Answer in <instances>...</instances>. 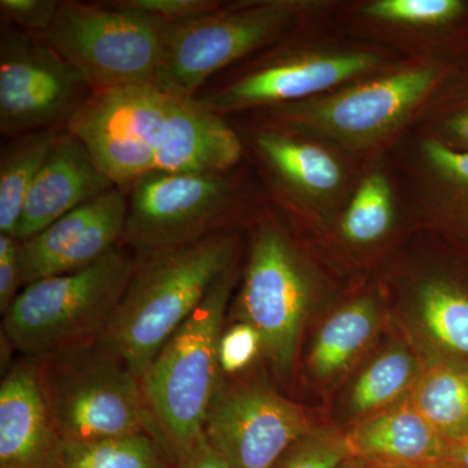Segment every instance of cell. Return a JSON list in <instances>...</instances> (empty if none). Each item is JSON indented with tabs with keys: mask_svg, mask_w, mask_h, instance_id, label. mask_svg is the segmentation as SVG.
Listing matches in <instances>:
<instances>
[{
	"mask_svg": "<svg viewBox=\"0 0 468 468\" xmlns=\"http://www.w3.org/2000/svg\"><path fill=\"white\" fill-rule=\"evenodd\" d=\"M234 284L233 266L218 277L141 378L151 415L175 460L205 436L203 424L220 384L218 346Z\"/></svg>",
	"mask_w": 468,
	"mask_h": 468,
	"instance_id": "3",
	"label": "cell"
},
{
	"mask_svg": "<svg viewBox=\"0 0 468 468\" xmlns=\"http://www.w3.org/2000/svg\"><path fill=\"white\" fill-rule=\"evenodd\" d=\"M135 264L117 248L84 270L27 285L3 315L9 346L26 358H41L100 343Z\"/></svg>",
	"mask_w": 468,
	"mask_h": 468,
	"instance_id": "2",
	"label": "cell"
},
{
	"mask_svg": "<svg viewBox=\"0 0 468 468\" xmlns=\"http://www.w3.org/2000/svg\"><path fill=\"white\" fill-rule=\"evenodd\" d=\"M32 359L64 443L134 433H149L163 443L140 378L100 343Z\"/></svg>",
	"mask_w": 468,
	"mask_h": 468,
	"instance_id": "4",
	"label": "cell"
},
{
	"mask_svg": "<svg viewBox=\"0 0 468 468\" xmlns=\"http://www.w3.org/2000/svg\"><path fill=\"white\" fill-rule=\"evenodd\" d=\"M310 8V3L285 0L243 3L167 24L154 84L192 101L212 76L276 41Z\"/></svg>",
	"mask_w": 468,
	"mask_h": 468,
	"instance_id": "5",
	"label": "cell"
},
{
	"mask_svg": "<svg viewBox=\"0 0 468 468\" xmlns=\"http://www.w3.org/2000/svg\"><path fill=\"white\" fill-rule=\"evenodd\" d=\"M175 97L155 84L94 91L70 117L75 135L98 167L122 192L155 169V154Z\"/></svg>",
	"mask_w": 468,
	"mask_h": 468,
	"instance_id": "9",
	"label": "cell"
},
{
	"mask_svg": "<svg viewBox=\"0 0 468 468\" xmlns=\"http://www.w3.org/2000/svg\"><path fill=\"white\" fill-rule=\"evenodd\" d=\"M423 155L440 180L468 196V150L452 149L433 138L423 144Z\"/></svg>",
	"mask_w": 468,
	"mask_h": 468,
	"instance_id": "31",
	"label": "cell"
},
{
	"mask_svg": "<svg viewBox=\"0 0 468 468\" xmlns=\"http://www.w3.org/2000/svg\"><path fill=\"white\" fill-rule=\"evenodd\" d=\"M349 457L346 440L311 432L295 442L273 468H340Z\"/></svg>",
	"mask_w": 468,
	"mask_h": 468,
	"instance_id": "28",
	"label": "cell"
},
{
	"mask_svg": "<svg viewBox=\"0 0 468 468\" xmlns=\"http://www.w3.org/2000/svg\"><path fill=\"white\" fill-rule=\"evenodd\" d=\"M261 158L289 192L307 201L329 198L344 183L338 160L323 147L280 131L255 137Z\"/></svg>",
	"mask_w": 468,
	"mask_h": 468,
	"instance_id": "19",
	"label": "cell"
},
{
	"mask_svg": "<svg viewBox=\"0 0 468 468\" xmlns=\"http://www.w3.org/2000/svg\"><path fill=\"white\" fill-rule=\"evenodd\" d=\"M439 468H468V435L446 442V451Z\"/></svg>",
	"mask_w": 468,
	"mask_h": 468,
	"instance_id": "36",
	"label": "cell"
},
{
	"mask_svg": "<svg viewBox=\"0 0 468 468\" xmlns=\"http://www.w3.org/2000/svg\"><path fill=\"white\" fill-rule=\"evenodd\" d=\"M311 432L301 406L257 384H218L203 424L209 445L230 468H273Z\"/></svg>",
	"mask_w": 468,
	"mask_h": 468,
	"instance_id": "12",
	"label": "cell"
},
{
	"mask_svg": "<svg viewBox=\"0 0 468 468\" xmlns=\"http://www.w3.org/2000/svg\"><path fill=\"white\" fill-rule=\"evenodd\" d=\"M23 288L21 241L16 237L0 233V311L3 315Z\"/></svg>",
	"mask_w": 468,
	"mask_h": 468,
	"instance_id": "33",
	"label": "cell"
},
{
	"mask_svg": "<svg viewBox=\"0 0 468 468\" xmlns=\"http://www.w3.org/2000/svg\"><path fill=\"white\" fill-rule=\"evenodd\" d=\"M417 310L430 340L454 365L468 367L467 292L448 280H427L418 289Z\"/></svg>",
	"mask_w": 468,
	"mask_h": 468,
	"instance_id": "22",
	"label": "cell"
},
{
	"mask_svg": "<svg viewBox=\"0 0 468 468\" xmlns=\"http://www.w3.org/2000/svg\"><path fill=\"white\" fill-rule=\"evenodd\" d=\"M418 363L408 350L393 349L378 356L362 375L351 393V409L366 414L399 399L414 383Z\"/></svg>",
	"mask_w": 468,
	"mask_h": 468,
	"instance_id": "25",
	"label": "cell"
},
{
	"mask_svg": "<svg viewBox=\"0 0 468 468\" xmlns=\"http://www.w3.org/2000/svg\"><path fill=\"white\" fill-rule=\"evenodd\" d=\"M57 0H0V11L12 26L36 34H45L57 16Z\"/></svg>",
	"mask_w": 468,
	"mask_h": 468,
	"instance_id": "32",
	"label": "cell"
},
{
	"mask_svg": "<svg viewBox=\"0 0 468 468\" xmlns=\"http://www.w3.org/2000/svg\"><path fill=\"white\" fill-rule=\"evenodd\" d=\"M165 451V445L149 433L64 443L66 468H167Z\"/></svg>",
	"mask_w": 468,
	"mask_h": 468,
	"instance_id": "24",
	"label": "cell"
},
{
	"mask_svg": "<svg viewBox=\"0 0 468 468\" xmlns=\"http://www.w3.org/2000/svg\"><path fill=\"white\" fill-rule=\"evenodd\" d=\"M84 77L39 34L12 24L0 34V131L18 137L66 128L90 98Z\"/></svg>",
	"mask_w": 468,
	"mask_h": 468,
	"instance_id": "11",
	"label": "cell"
},
{
	"mask_svg": "<svg viewBox=\"0 0 468 468\" xmlns=\"http://www.w3.org/2000/svg\"><path fill=\"white\" fill-rule=\"evenodd\" d=\"M393 218L392 186L387 176L375 172L354 193L341 220V232L351 243L369 245L389 232Z\"/></svg>",
	"mask_w": 468,
	"mask_h": 468,
	"instance_id": "26",
	"label": "cell"
},
{
	"mask_svg": "<svg viewBox=\"0 0 468 468\" xmlns=\"http://www.w3.org/2000/svg\"><path fill=\"white\" fill-rule=\"evenodd\" d=\"M60 129L15 137L0 156V233L14 236L27 193L45 165Z\"/></svg>",
	"mask_w": 468,
	"mask_h": 468,
	"instance_id": "20",
	"label": "cell"
},
{
	"mask_svg": "<svg viewBox=\"0 0 468 468\" xmlns=\"http://www.w3.org/2000/svg\"><path fill=\"white\" fill-rule=\"evenodd\" d=\"M226 175L151 172L135 181L122 245L146 257L221 232L237 201Z\"/></svg>",
	"mask_w": 468,
	"mask_h": 468,
	"instance_id": "10",
	"label": "cell"
},
{
	"mask_svg": "<svg viewBox=\"0 0 468 468\" xmlns=\"http://www.w3.org/2000/svg\"><path fill=\"white\" fill-rule=\"evenodd\" d=\"M351 457L378 468H439L446 440L410 403L371 415L345 437Z\"/></svg>",
	"mask_w": 468,
	"mask_h": 468,
	"instance_id": "18",
	"label": "cell"
},
{
	"mask_svg": "<svg viewBox=\"0 0 468 468\" xmlns=\"http://www.w3.org/2000/svg\"><path fill=\"white\" fill-rule=\"evenodd\" d=\"M175 468H230L203 436L189 451L176 458Z\"/></svg>",
	"mask_w": 468,
	"mask_h": 468,
	"instance_id": "35",
	"label": "cell"
},
{
	"mask_svg": "<svg viewBox=\"0 0 468 468\" xmlns=\"http://www.w3.org/2000/svg\"><path fill=\"white\" fill-rule=\"evenodd\" d=\"M113 187L115 184L98 167L84 144L66 128L60 129L27 193L14 237L27 241Z\"/></svg>",
	"mask_w": 468,
	"mask_h": 468,
	"instance_id": "16",
	"label": "cell"
},
{
	"mask_svg": "<svg viewBox=\"0 0 468 468\" xmlns=\"http://www.w3.org/2000/svg\"><path fill=\"white\" fill-rule=\"evenodd\" d=\"M378 313L371 300L351 302L326 320L314 341L311 372L319 378L343 372L377 331Z\"/></svg>",
	"mask_w": 468,
	"mask_h": 468,
	"instance_id": "21",
	"label": "cell"
},
{
	"mask_svg": "<svg viewBox=\"0 0 468 468\" xmlns=\"http://www.w3.org/2000/svg\"><path fill=\"white\" fill-rule=\"evenodd\" d=\"M261 346V335L246 322H239L223 332L218 340V362L220 374L236 375L245 371L257 359Z\"/></svg>",
	"mask_w": 468,
	"mask_h": 468,
	"instance_id": "29",
	"label": "cell"
},
{
	"mask_svg": "<svg viewBox=\"0 0 468 468\" xmlns=\"http://www.w3.org/2000/svg\"><path fill=\"white\" fill-rule=\"evenodd\" d=\"M412 405L446 442L468 435V367L441 363L426 372L412 393Z\"/></svg>",
	"mask_w": 468,
	"mask_h": 468,
	"instance_id": "23",
	"label": "cell"
},
{
	"mask_svg": "<svg viewBox=\"0 0 468 468\" xmlns=\"http://www.w3.org/2000/svg\"><path fill=\"white\" fill-rule=\"evenodd\" d=\"M0 468H66L36 360L26 356L0 385Z\"/></svg>",
	"mask_w": 468,
	"mask_h": 468,
	"instance_id": "15",
	"label": "cell"
},
{
	"mask_svg": "<svg viewBox=\"0 0 468 468\" xmlns=\"http://www.w3.org/2000/svg\"><path fill=\"white\" fill-rule=\"evenodd\" d=\"M439 134L452 149L468 150V95L443 115Z\"/></svg>",
	"mask_w": 468,
	"mask_h": 468,
	"instance_id": "34",
	"label": "cell"
},
{
	"mask_svg": "<svg viewBox=\"0 0 468 468\" xmlns=\"http://www.w3.org/2000/svg\"><path fill=\"white\" fill-rule=\"evenodd\" d=\"M377 52H297L282 55L194 100L212 112L270 109L325 94L329 89L377 69Z\"/></svg>",
	"mask_w": 468,
	"mask_h": 468,
	"instance_id": "13",
	"label": "cell"
},
{
	"mask_svg": "<svg viewBox=\"0 0 468 468\" xmlns=\"http://www.w3.org/2000/svg\"><path fill=\"white\" fill-rule=\"evenodd\" d=\"M241 158V140L224 116L175 98L154 172L227 174Z\"/></svg>",
	"mask_w": 468,
	"mask_h": 468,
	"instance_id": "17",
	"label": "cell"
},
{
	"mask_svg": "<svg viewBox=\"0 0 468 468\" xmlns=\"http://www.w3.org/2000/svg\"><path fill=\"white\" fill-rule=\"evenodd\" d=\"M313 292L309 268L289 237L275 224H261L237 309L241 322L261 335L263 353L280 378L291 375Z\"/></svg>",
	"mask_w": 468,
	"mask_h": 468,
	"instance_id": "8",
	"label": "cell"
},
{
	"mask_svg": "<svg viewBox=\"0 0 468 468\" xmlns=\"http://www.w3.org/2000/svg\"><path fill=\"white\" fill-rule=\"evenodd\" d=\"M110 5L149 15L165 24L181 23L223 7L220 2L214 0H117Z\"/></svg>",
	"mask_w": 468,
	"mask_h": 468,
	"instance_id": "30",
	"label": "cell"
},
{
	"mask_svg": "<svg viewBox=\"0 0 468 468\" xmlns=\"http://www.w3.org/2000/svg\"><path fill=\"white\" fill-rule=\"evenodd\" d=\"M233 233L140 257L115 315L100 340L140 378L172 335L205 300L218 277L234 266Z\"/></svg>",
	"mask_w": 468,
	"mask_h": 468,
	"instance_id": "1",
	"label": "cell"
},
{
	"mask_svg": "<svg viewBox=\"0 0 468 468\" xmlns=\"http://www.w3.org/2000/svg\"><path fill=\"white\" fill-rule=\"evenodd\" d=\"M440 80L436 66H419L341 90L266 109L284 133L320 137L362 149L384 140L423 103Z\"/></svg>",
	"mask_w": 468,
	"mask_h": 468,
	"instance_id": "7",
	"label": "cell"
},
{
	"mask_svg": "<svg viewBox=\"0 0 468 468\" xmlns=\"http://www.w3.org/2000/svg\"><path fill=\"white\" fill-rule=\"evenodd\" d=\"M126 214L128 196L113 187L21 242L23 288L84 270L115 250L124 236Z\"/></svg>",
	"mask_w": 468,
	"mask_h": 468,
	"instance_id": "14",
	"label": "cell"
},
{
	"mask_svg": "<svg viewBox=\"0 0 468 468\" xmlns=\"http://www.w3.org/2000/svg\"><path fill=\"white\" fill-rule=\"evenodd\" d=\"M462 0H375L363 7L365 16L384 23L436 27L454 23L466 11Z\"/></svg>",
	"mask_w": 468,
	"mask_h": 468,
	"instance_id": "27",
	"label": "cell"
},
{
	"mask_svg": "<svg viewBox=\"0 0 468 468\" xmlns=\"http://www.w3.org/2000/svg\"><path fill=\"white\" fill-rule=\"evenodd\" d=\"M167 24L104 5L60 2L45 41L84 77L92 91L154 84Z\"/></svg>",
	"mask_w": 468,
	"mask_h": 468,
	"instance_id": "6",
	"label": "cell"
}]
</instances>
